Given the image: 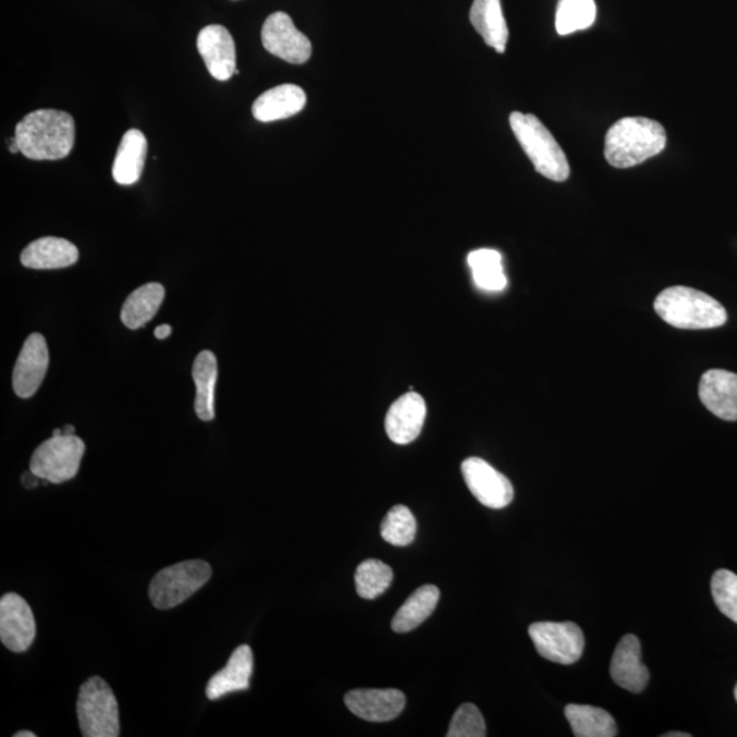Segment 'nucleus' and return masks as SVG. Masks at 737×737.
I'll return each instance as SVG.
<instances>
[{"mask_svg": "<svg viewBox=\"0 0 737 737\" xmlns=\"http://www.w3.org/2000/svg\"><path fill=\"white\" fill-rule=\"evenodd\" d=\"M15 142L30 160H61L72 153L75 138L73 116L58 110H37L15 126Z\"/></svg>", "mask_w": 737, "mask_h": 737, "instance_id": "nucleus-1", "label": "nucleus"}, {"mask_svg": "<svg viewBox=\"0 0 737 737\" xmlns=\"http://www.w3.org/2000/svg\"><path fill=\"white\" fill-rule=\"evenodd\" d=\"M666 147V132L658 121L643 116L623 118L605 137V159L616 169H629L660 155Z\"/></svg>", "mask_w": 737, "mask_h": 737, "instance_id": "nucleus-2", "label": "nucleus"}, {"mask_svg": "<svg viewBox=\"0 0 737 737\" xmlns=\"http://www.w3.org/2000/svg\"><path fill=\"white\" fill-rule=\"evenodd\" d=\"M654 309L661 319L680 330H710L724 325L728 320L718 300L685 286L664 290L655 298Z\"/></svg>", "mask_w": 737, "mask_h": 737, "instance_id": "nucleus-3", "label": "nucleus"}, {"mask_svg": "<svg viewBox=\"0 0 737 737\" xmlns=\"http://www.w3.org/2000/svg\"><path fill=\"white\" fill-rule=\"evenodd\" d=\"M509 125L537 172L555 182L568 180L569 164L566 153L536 115L513 112L509 115Z\"/></svg>", "mask_w": 737, "mask_h": 737, "instance_id": "nucleus-4", "label": "nucleus"}, {"mask_svg": "<svg viewBox=\"0 0 737 737\" xmlns=\"http://www.w3.org/2000/svg\"><path fill=\"white\" fill-rule=\"evenodd\" d=\"M77 714L85 737L120 736V710L109 683L91 676L79 688Z\"/></svg>", "mask_w": 737, "mask_h": 737, "instance_id": "nucleus-5", "label": "nucleus"}, {"mask_svg": "<svg viewBox=\"0 0 737 737\" xmlns=\"http://www.w3.org/2000/svg\"><path fill=\"white\" fill-rule=\"evenodd\" d=\"M212 577L211 564L187 561L165 567L149 585V599L155 607L165 611L183 604Z\"/></svg>", "mask_w": 737, "mask_h": 737, "instance_id": "nucleus-6", "label": "nucleus"}, {"mask_svg": "<svg viewBox=\"0 0 737 737\" xmlns=\"http://www.w3.org/2000/svg\"><path fill=\"white\" fill-rule=\"evenodd\" d=\"M85 454V443L77 435H58L37 446L29 470L40 480L63 483L73 480Z\"/></svg>", "mask_w": 737, "mask_h": 737, "instance_id": "nucleus-7", "label": "nucleus"}, {"mask_svg": "<svg viewBox=\"0 0 737 737\" xmlns=\"http://www.w3.org/2000/svg\"><path fill=\"white\" fill-rule=\"evenodd\" d=\"M529 635L541 658L561 665H572L582 658L585 637L573 622L531 624Z\"/></svg>", "mask_w": 737, "mask_h": 737, "instance_id": "nucleus-8", "label": "nucleus"}, {"mask_svg": "<svg viewBox=\"0 0 737 737\" xmlns=\"http://www.w3.org/2000/svg\"><path fill=\"white\" fill-rule=\"evenodd\" d=\"M261 40L269 53L288 63L303 64L311 57L310 40L295 28L292 17L286 13L269 15L262 26Z\"/></svg>", "mask_w": 737, "mask_h": 737, "instance_id": "nucleus-9", "label": "nucleus"}, {"mask_svg": "<svg viewBox=\"0 0 737 737\" xmlns=\"http://www.w3.org/2000/svg\"><path fill=\"white\" fill-rule=\"evenodd\" d=\"M462 475L472 496L486 507L502 509L513 502V483L481 457L466 459L462 464Z\"/></svg>", "mask_w": 737, "mask_h": 737, "instance_id": "nucleus-10", "label": "nucleus"}, {"mask_svg": "<svg viewBox=\"0 0 737 737\" xmlns=\"http://www.w3.org/2000/svg\"><path fill=\"white\" fill-rule=\"evenodd\" d=\"M36 638V621L28 602L15 593L0 600V639L10 652L24 653Z\"/></svg>", "mask_w": 737, "mask_h": 737, "instance_id": "nucleus-11", "label": "nucleus"}, {"mask_svg": "<svg viewBox=\"0 0 737 737\" xmlns=\"http://www.w3.org/2000/svg\"><path fill=\"white\" fill-rule=\"evenodd\" d=\"M48 365H50V353H48L45 336L40 333H32L26 339L17 364H15L13 373L15 395L23 400L34 396L46 378Z\"/></svg>", "mask_w": 737, "mask_h": 737, "instance_id": "nucleus-12", "label": "nucleus"}, {"mask_svg": "<svg viewBox=\"0 0 737 737\" xmlns=\"http://www.w3.org/2000/svg\"><path fill=\"white\" fill-rule=\"evenodd\" d=\"M198 52L209 74L218 81H229L236 72V50L233 36L222 25H209L198 34Z\"/></svg>", "mask_w": 737, "mask_h": 737, "instance_id": "nucleus-13", "label": "nucleus"}, {"mask_svg": "<svg viewBox=\"0 0 737 737\" xmlns=\"http://www.w3.org/2000/svg\"><path fill=\"white\" fill-rule=\"evenodd\" d=\"M349 712L369 723H386L400 717L406 697L400 690H353L344 697Z\"/></svg>", "mask_w": 737, "mask_h": 737, "instance_id": "nucleus-14", "label": "nucleus"}, {"mask_svg": "<svg viewBox=\"0 0 737 737\" xmlns=\"http://www.w3.org/2000/svg\"><path fill=\"white\" fill-rule=\"evenodd\" d=\"M427 403L417 392H407L394 402L385 417V432L395 444L413 443L422 432Z\"/></svg>", "mask_w": 737, "mask_h": 737, "instance_id": "nucleus-15", "label": "nucleus"}, {"mask_svg": "<svg viewBox=\"0 0 737 737\" xmlns=\"http://www.w3.org/2000/svg\"><path fill=\"white\" fill-rule=\"evenodd\" d=\"M699 397L710 413L724 421H737V374L723 369L704 373Z\"/></svg>", "mask_w": 737, "mask_h": 737, "instance_id": "nucleus-16", "label": "nucleus"}, {"mask_svg": "<svg viewBox=\"0 0 737 737\" xmlns=\"http://www.w3.org/2000/svg\"><path fill=\"white\" fill-rule=\"evenodd\" d=\"M642 649L635 635L629 634L618 642L611 663V676L617 686L635 693L648 686L649 671L640 661Z\"/></svg>", "mask_w": 737, "mask_h": 737, "instance_id": "nucleus-17", "label": "nucleus"}, {"mask_svg": "<svg viewBox=\"0 0 737 737\" xmlns=\"http://www.w3.org/2000/svg\"><path fill=\"white\" fill-rule=\"evenodd\" d=\"M306 106V95L297 85L284 84L263 91L253 105V116L268 123L297 115Z\"/></svg>", "mask_w": 737, "mask_h": 737, "instance_id": "nucleus-18", "label": "nucleus"}, {"mask_svg": "<svg viewBox=\"0 0 737 737\" xmlns=\"http://www.w3.org/2000/svg\"><path fill=\"white\" fill-rule=\"evenodd\" d=\"M253 675V652L247 644H241L231 654L228 665L211 677L207 686V697L211 701L229 696L231 692L249 688Z\"/></svg>", "mask_w": 737, "mask_h": 737, "instance_id": "nucleus-19", "label": "nucleus"}, {"mask_svg": "<svg viewBox=\"0 0 737 737\" xmlns=\"http://www.w3.org/2000/svg\"><path fill=\"white\" fill-rule=\"evenodd\" d=\"M78 249L72 242L56 236H45L32 242L21 253V262L30 269H61L74 266Z\"/></svg>", "mask_w": 737, "mask_h": 737, "instance_id": "nucleus-20", "label": "nucleus"}, {"mask_svg": "<svg viewBox=\"0 0 737 737\" xmlns=\"http://www.w3.org/2000/svg\"><path fill=\"white\" fill-rule=\"evenodd\" d=\"M148 142L137 128L123 134L120 148L112 165V176L120 185H134L142 177L145 160H147Z\"/></svg>", "mask_w": 737, "mask_h": 737, "instance_id": "nucleus-21", "label": "nucleus"}, {"mask_svg": "<svg viewBox=\"0 0 737 737\" xmlns=\"http://www.w3.org/2000/svg\"><path fill=\"white\" fill-rule=\"evenodd\" d=\"M470 21L489 47L504 53L509 34L500 0H475Z\"/></svg>", "mask_w": 737, "mask_h": 737, "instance_id": "nucleus-22", "label": "nucleus"}, {"mask_svg": "<svg viewBox=\"0 0 737 737\" xmlns=\"http://www.w3.org/2000/svg\"><path fill=\"white\" fill-rule=\"evenodd\" d=\"M193 379L196 384L195 410L201 421L214 419V385L218 380V359L212 352L206 349L197 355L193 365Z\"/></svg>", "mask_w": 737, "mask_h": 737, "instance_id": "nucleus-23", "label": "nucleus"}, {"mask_svg": "<svg viewBox=\"0 0 737 737\" xmlns=\"http://www.w3.org/2000/svg\"><path fill=\"white\" fill-rule=\"evenodd\" d=\"M439 600L440 590L435 586L425 585L417 589L396 612L392 629L397 634H406L421 626L432 615Z\"/></svg>", "mask_w": 737, "mask_h": 737, "instance_id": "nucleus-24", "label": "nucleus"}, {"mask_svg": "<svg viewBox=\"0 0 737 737\" xmlns=\"http://www.w3.org/2000/svg\"><path fill=\"white\" fill-rule=\"evenodd\" d=\"M165 290L159 283H148L128 295L123 304L121 319L131 330H137L153 319L163 303Z\"/></svg>", "mask_w": 737, "mask_h": 737, "instance_id": "nucleus-25", "label": "nucleus"}, {"mask_svg": "<svg viewBox=\"0 0 737 737\" xmlns=\"http://www.w3.org/2000/svg\"><path fill=\"white\" fill-rule=\"evenodd\" d=\"M564 714L577 737H613L617 726L612 715L589 704H568Z\"/></svg>", "mask_w": 737, "mask_h": 737, "instance_id": "nucleus-26", "label": "nucleus"}, {"mask_svg": "<svg viewBox=\"0 0 737 737\" xmlns=\"http://www.w3.org/2000/svg\"><path fill=\"white\" fill-rule=\"evenodd\" d=\"M476 286L483 292L499 293L507 287L503 257L498 250L478 249L467 257Z\"/></svg>", "mask_w": 737, "mask_h": 737, "instance_id": "nucleus-27", "label": "nucleus"}, {"mask_svg": "<svg viewBox=\"0 0 737 737\" xmlns=\"http://www.w3.org/2000/svg\"><path fill=\"white\" fill-rule=\"evenodd\" d=\"M597 19L594 0H561L556 12V30L567 36L590 28Z\"/></svg>", "mask_w": 737, "mask_h": 737, "instance_id": "nucleus-28", "label": "nucleus"}, {"mask_svg": "<svg viewBox=\"0 0 737 737\" xmlns=\"http://www.w3.org/2000/svg\"><path fill=\"white\" fill-rule=\"evenodd\" d=\"M394 573L385 563L369 558L360 563L355 573V588L360 599L374 600L389 590Z\"/></svg>", "mask_w": 737, "mask_h": 737, "instance_id": "nucleus-29", "label": "nucleus"}, {"mask_svg": "<svg viewBox=\"0 0 737 737\" xmlns=\"http://www.w3.org/2000/svg\"><path fill=\"white\" fill-rule=\"evenodd\" d=\"M417 535V520L406 505H395L381 524V537L394 546H407Z\"/></svg>", "mask_w": 737, "mask_h": 737, "instance_id": "nucleus-30", "label": "nucleus"}, {"mask_svg": "<svg viewBox=\"0 0 737 737\" xmlns=\"http://www.w3.org/2000/svg\"><path fill=\"white\" fill-rule=\"evenodd\" d=\"M712 594L720 612L737 624V575L718 569L713 575Z\"/></svg>", "mask_w": 737, "mask_h": 737, "instance_id": "nucleus-31", "label": "nucleus"}, {"mask_svg": "<svg viewBox=\"0 0 737 737\" xmlns=\"http://www.w3.org/2000/svg\"><path fill=\"white\" fill-rule=\"evenodd\" d=\"M449 737H483L487 736L486 720L480 709L472 703L462 704L452 717Z\"/></svg>", "mask_w": 737, "mask_h": 737, "instance_id": "nucleus-32", "label": "nucleus"}, {"mask_svg": "<svg viewBox=\"0 0 737 737\" xmlns=\"http://www.w3.org/2000/svg\"><path fill=\"white\" fill-rule=\"evenodd\" d=\"M39 480L40 478L34 475V472H32L30 470L29 472H25V475L23 476L24 487L28 489L36 488L37 486H39Z\"/></svg>", "mask_w": 737, "mask_h": 737, "instance_id": "nucleus-33", "label": "nucleus"}, {"mask_svg": "<svg viewBox=\"0 0 737 737\" xmlns=\"http://www.w3.org/2000/svg\"><path fill=\"white\" fill-rule=\"evenodd\" d=\"M171 332H172L171 327L163 324V325L156 328L155 336H156V339H159V341H164V339H167L171 335Z\"/></svg>", "mask_w": 737, "mask_h": 737, "instance_id": "nucleus-34", "label": "nucleus"}, {"mask_svg": "<svg viewBox=\"0 0 737 737\" xmlns=\"http://www.w3.org/2000/svg\"><path fill=\"white\" fill-rule=\"evenodd\" d=\"M9 150L12 153L21 152L17 142H15V138H13L12 142H10Z\"/></svg>", "mask_w": 737, "mask_h": 737, "instance_id": "nucleus-35", "label": "nucleus"}, {"mask_svg": "<svg viewBox=\"0 0 737 737\" xmlns=\"http://www.w3.org/2000/svg\"><path fill=\"white\" fill-rule=\"evenodd\" d=\"M14 737H36L34 732L29 730H20L17 734L14 735Z\"/></svg>", "mask_w": 737, "mask_h": 737, "instance_id": "nucleus-36", "label": "nucleus"}, {"mask_svg": "<svg viewBox=\"0 0 737 737\" xmlns=\"http://www.w3.org/2000/svg\"><path fill=\"white\" fill-rule=\"evenodd\" d=\"M664 737H691L690 734H679V732H670V734L663 735Z\"/></svg>", "mask_w": 737, "mask_h": 737, "instance_id": "nucleus-37", "label": "nucleus"}, {"mask_svg": "<svg viewBox=\"0 0 737 737\" xmlns=\"http://www.w3.org/2000/svg\"><path fill=\"white\" fill-rule=\"evenodd\" d=\"M63 434H66V435L75 434V428L72 427V425H66V427L63 428Z\"/></svg>", "mask_w": 737, "mask_h": 737, "instance_id": "nucleus-38", "label": "nucleus"}, {"mask_svg": "<svg viewBox=\"0 0 737 737\" xmlns=\"http://www.w3.org/2000/svg\"><path fill=\"white\" fill-rule=\"evenodd\" d=\"M53 438H58V435H63V429H56L52 432Z\"/></svg>", "mask_w": 737, "mask_h": 737, "instance_id": "nucleus-39", "label": "nucleus"}, {"mask_svg": "<svg viewBox=\"0 0 737 737\" xmlns=\"http://www.w3.org/2000/svg\"><path fill=\"white\" fill-rule=\"evenodd\" d=\"M735 698H736V701H737V685L735 687Z\"/></svg>", "mask_w": 737, "mask_h": 737, "instance_id": "nucleus-40", "label": "nucleus"}]
</instances>
